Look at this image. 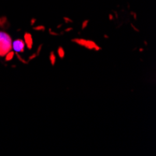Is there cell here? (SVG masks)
<instances>
[{
  "label": "cell",
  "mask_w": 156,
  "mask_h": 156,
  "mask_svg": "<svg viewBox=\"0 0 156 156\" xmlns=\"http://www.w3.org/2000/svg\"><path fill=\"white\" fill-rule=\"evenodd\" d=\"M12 49V39L10 36L0 31V56L8 55Z\"/></svg>",
  "instance_id": "1"
},
{
  "label": "cell",
  "mask_w": 156,
  "mask_h": 156,
  "mask_svg": "<svg viewBox=\"0 0 156 156\" xmlns=\"http://www.w3.org/2000/svg\"><path fill=\"white\" fill-rule=\"evenodd\" d=\"M24 41L22 39H17L15 41H12V49L16 52H23L24 50Z\"/></svg>",
  "instance_id": "2"
},
{
  "label": "cell",
  "mask_w": 156,
  "mask_h": 156,
  "mask_svg": "<svg viewBox=\"0 0 156 156\" xmlns=\"http://www.w3.org/2000/svg\"><path fill=\"white\" fill-rule=\"evenodd\" d=\"M25 42L27 43V46L29 47V48L32 47V37H31L30 35L26 34V36H25Z\"/></svg>",
  "instance_id": "3"
}]
</instances>
